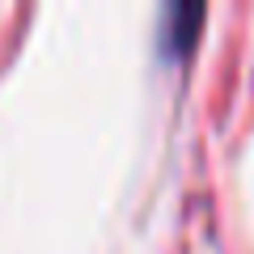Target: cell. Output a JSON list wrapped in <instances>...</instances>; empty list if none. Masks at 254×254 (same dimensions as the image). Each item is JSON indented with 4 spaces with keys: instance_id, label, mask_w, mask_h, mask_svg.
<instances>
[{
    "instance_id": "1",
    "label": "cell",
    "mask_w": 254,
    "mask_h": 254,
    "mask_svg": "<svg viewBox=\"0 0 254 254\" xmlns=\"http://www.w3.org/2000/svg\"><path fill=\"white\" fill-rule=\"evenodd\" d=\"M161 17H165V51L170 55H187L190 47H195L199 26H203V9L199 4H170Z\"/></svg>"
}]
</instances>
